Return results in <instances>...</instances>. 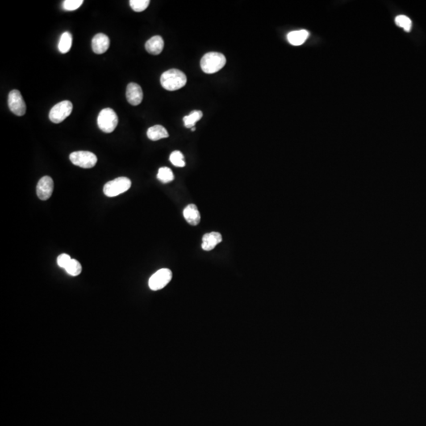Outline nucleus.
<instances>
[{
  "label": "nucleus",
  "mask_w": 426,
  "mask_h": 426,
  "mask_svg": "<svg viewBox=\"0 0 426 426\" xmlns=\"http://www.w3.org/2000/svg\"><path fill=\"white\" fill-rule=\"evenodd\" d=\"M187 77L182 71L171 69L164 72L160 77V83L164 89L168 91H176L185 86Z\"/></svg>",
  "instance_id": "obj_1"
},
{
  "label": "nucleus",
  "mask_w": 426,
  "mask_h": 426,
  "mask_svg": "<svg viewBox=\"0 0 426 426\" xmlns=\"http://www.w3.org/2000/svg\"><path fill=\"white\" fill-rule=\"evenodd\" d=\"M226 57L219 52H209L201 60V70L206 73H215L220 71L225 65Z\"/></svg>",
  "instance_id": "obj_2"
},
{
  "label": "nucleus",
  "mask_w": 426,
  "mask_h": 426,
  "mask_svg": "<svg viewBox=\"0 0 426 426\" xmlns=\"http://www.w3.org/2000/svg\"><path fill=\"white\" fill-rule=\"evenodd\" d=\"M118 122L116 113L111 108L103 109L97 117L99 128L106 134L112 133L118 126Z\"/></svg>",
  "instance_id": "obj_3"
},
{
  "label": "nucleus",
  "mask_w": 426,
  "mask_h": 426,
  "mask_svg": "<svg viewBox=\"0 0 426 426\" xmlns=\"http://www.w3.org/2000/svg\"><path fill=\"white\" fill-rule=\"evenodd\" d=\"M131 186V181L128 178L119 177L105 184L104 193L106 197H113L125 193Z\"/></svg>",
  "instance_id": "obj_4"
},
{
  "label": "nucleus",
  "mask_w": 426,
  "mask_h": 426,
  "mask_svg": "<svg viewBox=\"0 0 426 426\" xmlns=\"http://www.w3.org/2000/svg\"><path fill=\"white\" fill-rule=\"evenodd\" d=\"M70 160L74 165L82 168H92L97 163V157L94 153L88 151H77L70 155Z\"/></svg>",
  "instance_id": "obj_5"
},
{
  "label": "nucleus",
  "mask_w": 426,
  "mask_h": 426,
  "mask_svg": "<svg viewBox=\"0 0 426 426\" xmlns=\"http://www.w3.org/2000/svg\"><path fill=\"white\" fill-rule=\"evenodd\" d=\"M73 110V105L69 101H63L51 109L49 112V118L54 123H60L65 120L67 117Z\"/></svg>",
  "instance_id": "obj_6"
},
{
  "label": "nucleus",
  "mask_w": 426,
  "mask_h": 426,
  "mask_svg": "<svg viewBox=\"0 0 426 426\" xmlns=\"http://www.w3.org/2000/svg\"><path fill=\"white\" fill-rule=\"evenodd\" d=\"M172 279V271L168 268H161L150 277L148 286L152 290H161L169 284Z\"/></svg>",
  "instance_id": "obj_7"
},
{
  "label": "nucleus",
  "mask_w": 426,
  "mask_h": 426,
  "mask_svg": "<svg viewBox=\"0 0 426 426\" xmlns=\"http://www.w3.org/2000/svg\"><path fill=\"white\" fill-rule=\"evenodd\" d=\"M8 106L9 108L18 116H22L26 112V105L23 97L19 91L17 89L12 90L8 96Z\"/></svg>",
  "instance_id": "obj_8"
},
{
  "label": "nucleus",
  "mask_w": 426,
  "mask_h": 426,
  "mask_svg": "<svg viewBox=\"0 0 426 426\" xmlns=\"http://www.w3.org/2000/svg\"><path fill=\"white\" fill-rule=\"evenodd\" d=\"M54 181L49 176H44L38 181L36 186V193L38 197L42 201L49 199L53 193Z\"/></svg>",
  "instance_id": "obj_9"
},
{
  "label": "nucleus",
  "mask_w": 426,
  "mask_h": 426,
  "mask_svg": "<svg viewBox=\"0 0 426 426\" xmlns=\"http://www.w3.org/2000/svg\"><path fill=\"white\" fill-rule=\"evenodd\" d=\"M126 99L130 105L138 106L143 100L142 87L136 83H130L126 88Z\"/></svg>",
  "instance_id": "obj_10"
},
{
  "label": "nucleus",
  "mask_w": 426,
  "mask_h": 426,
  "mask_svg": "<svg viewBox=\"0 0 426 426\" xmlns=\"http://www.w3.org/2000/svg\"><path fill=\"white\" fill-rule=\"evenodd\" d=\"M110 46L108 36L104 34H98L94 36L92 40V47L95 53L101 55L107 51Z\"/></svg>",
  "instance_id": "obj_11"
},
{
  "label": "nucleus",
  "mask_w": 426,
  "mask_h": 426,
  "mask_svg": "<svg viewBox=\"0 0 426 426\" xmlns=\"http://www.w3.org/2000/svg\"><path fill=\"white\" fill-rule=\"evenodd\" d=\"M223 240L220 233L213 232L207 233L202 238V245L201 247L205 251H211L216 247L217 245L220 243Z\"/></svg>",
  "instance_id": "obj_12"
},
{
  "label": "nucleus",
  "mask_w": 426,
  "mask_h": 426,
  "mask_svg": "<svg viewBox=\"0 0 426 426\" xmlns=\"http://www.w3.org/2000/svg\"><path fill=\"white\" fill-rule=\"evenodd\" d=\"M164 41L160 36H154L145 43V49L151 55H157L164 49Z\"/></svg>",
  "instance_id": "obj_13"
},
{
  "label": "nucleus",
  "mask_w": 426,
  "mask_h": 426,
  "mask_svg": "<svg viewBox=\"0 0 426 426\" xmlns=\"http://www.w3.org/2000/svg\"><path fill=\"white\" fill-rule=\"evenodd\" d=\"M185 220L192 226H197L201 222V214L197 206L193 204L187 205L183 210Z\"/></svg>",
  "instance_id": "obj_14"
},
{
  "label": "nucleus",
  "mask_w": 426,
  "mask_h": 426,
  "mask_svg": "<svg viewBox=\"0 0 426 426\" xmlns=\"http://www.w3.org/2000/svg\"><path fill=\"white\" fill-rule=\"evenodd\" d=\"M310 34L307 30H302L292 31L287 34V39L292 45L300 46L306 42Z\"/></svg>",
  "instance_id": "obj_15"
},
{
  "label": "nucleus",
  "mask_w": 426,
  "mask_h": 426,
  "mask_svg": "<svg viewBox=\"0 0 426 426\" xmlns=\"http://www.w3.org/2000/svg\"><path fill=\"white\" fill-rule=\"evenodd\" d=\"M147 136L150 140L159 141L163 138H168L169 134L164 126L161 125H155L148 129L147 131Z\"/></svg>",
  "instance_id": "obj_16"
},
{
  "label": "nucleus",
  "mask_w": 426,
  "mask_h": 426,
  "mask_svg": "<svg viewBox=\"0 0 426 426\" xmlns=\"http://www.w3.org/2000/svg\"><path fill=\"white\" fill-rule=\"evenodd\" d=\"M72 35L69 32H65L62 34L59 42V51L63 54H66L71 50L72 45Z\"/></svg>",
  "instance_id": "obj_17"
},
{
  "label": "nucleus",
  "mask_w": 426,
  "mask_h": 426,
  "mask_svg": "<svg viewBox=\"0 0 426 426\" xmlns=\"http://www.w3.org/2000/svg\"><path fill=\"white\" fill-rule=\"evenodd\" d=\"M203 116V113L201 110H193L189 115L183 118L184 125L186 128H193L197 122Z\"/></svg>",
  "instance_id": "obj_18"
},
{
  "label": "nucleus",
  "mask_w": 426,
  "mask_h": 426,
  "mask_svg": "<svg viewBox=\"0 0 426 426\" xmlns=\"http://www.w3.org/2000/svg\"><path fill=\"white\" fill-rule=\"evenodd\" d=\"M157 178L163 183H168L173 181L175 176L172 170L164 167V168H160L158 171Z\"/></svg>",
  "instance_id": "obj_19"
},
{
  "label": "nucleus",
  "mask_w": 426,
  "mask_h": 426,
  "mask_svg": "<svg viewBox=\"0 0 426 426\" xmlns=\"http://www.w3.org/2000/svg\"><path fill=\"white\" fill-rule=\"evenodd\" d=\"M65 270L71 276H77L81 274L82 268H81V264L79 263V261L75 260V259H72L69 264L67 265V268H65Z\"/></svg>",
  "instance_id": "obj_20"
},
{
  "label": "nucleus",
  "mask_w": 426,
  "mask_h": 426,
  "mask_svg": "<svg viewBox=\"0 0 426 426\" xmlns=\"http://www.w3.org/2000/svg\"><path fill=\"white\" fill-rule=\"evenodd\" d=\"M170 161L172 162L174 166L178 168H183L185 165L183 154L180 151H174L170 156Z\"/></svg>",
  "instance_id": "obj_21"
},
{
  "label": "nucleus",
  "mask_w": 426,
  "mask_h": 426,
  "mask_svg": "<svg viewBox=\"0 0 426 426\" xmlns=\"http://www.w3.org/2000/svg\"><path fill=\"white\" fill-rule=\"evenodd\" d=\"M394 22H395L397 26L402 28L406 32H410V30H411V27H412L411 20L408 17H406L405 15L397 16L395 19H394Z\"/></svg>",
  "instance_id": "obj_22"
},
{
  "label": "nucleus",
  "mask_w": 426,
  "mask_h": 426,
  "mask_svg": "<svg viewBox=\"0 0 426 426\" xmlns=\"http://www.w3.org/2000/svg\"><path fill=\"white\" fill-rule=\"evenodd\" d=\"M149 0H130V5L134 11H144L149 5Z\"/></svg>",
  "instance_id": "obj_23"
},
{
  "label": "nucleus",
  "mask_w": 426,
  "mask_h": 426,
  "mask_svg": "<svg viewBox=\"0 0 426 426\" xmlns=\"http://www.w3.org/2000/svg\"><path fill=\"white\" fill-rule=\"evenodd\" d=\"M82 3V0H66L63 3V9L72 11L78 9Z\"/></svg>",
  "instance_id": "obj_24"
},
{
  "label": "nucleus",
  "mask_w": 426,
  "mask_h": 426,
  "mask_svg": "<svg viewBox=\"0 0 426 426\" xmlns=\"http://www.w3.org/2000/svg\"><path fill=\"white\" fill-rule=\"evenodd\" d=\"M71 260H72V258H71L69 255L66 254V253H63V254L59 255V256H58V265L65 269V268H67V265H68L69 263L71 262Z\"/></svg>",
  "instance_id": "obj_25"
},
{
  "label": "nucleus",
  "mask_w": 426,
  "mask_h": 426,
  "mask_svg": "<svg viewBox=\"0 0 426 426\" xmlns=\"http://www.w3.org/2000/svg\"><path fill=\"white\" fill-rule=\"evenodd\" d=\"M196 130L195 127H193V128H192V131H194V130Z\"/></svg>",
  "instance_id": "obj_26"
}]
</instances>
